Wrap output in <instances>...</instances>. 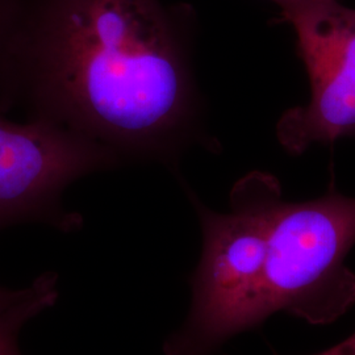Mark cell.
Returning <instances> with one entry per match:
<instances>
[{
  "label": "cell",
  "mask_w": 355,
  "mask_h": 355,
  "mask_svg": "<svg viewBox=\"0 0 355 355\" xmlns=\"http://www.w3.org/2000/svg\"><path fill=\"white\" fill-rule=\"evenodd\" d=\"M184 16L164 0H0V112L120 164H171L198 111Z\"/></svg>",
  "instance_id": "1"
},
{
  "label": "cell",
  "mask_w": 355,
  "mask_h": 355,
  "mask_svg": "<svg viewBox=\"0 0 355 355\" xmlns=\"http://www.w3.org/2000/svg\"><path fill=\"white\" fill-rule=\"evenodd\" d=\"M282 200L278 180L252 173L218 214L192 196L203 229V254L190 278L189 318L164 343L165 355H215L236 334L267 318L265 265L271 218Z\"/></svg>",
  "instance_id": "2"
},
{
  "label": "cell",
  "mask_w": 355,
  "mask_h": 355,
  "mask_svg": "<svg viewBox=\"0 0 355 355\" xmlns=\"http://www.w3.org/2000/svg\"><path fill=\"white\" fill-rule=\"evenodd\" d=\"M355 198L336 189L303 203L280 200L271 218L265 265L267 318L286 312L328 325L355 304Z\"/></svg>",
  "instance_id": "3"
},
{
  "label": "cell",
  "mask_w": 355,
  "mask_h": 355,
  "mask_svg": "<svg viewBox=\"0 0 355 355\" xmlns=\"http://www.w3.org/2000/svg\"><path fill=\"white\" fill-rule=\"evenodd\" d=\"M282 20L296 33L311 99L280 117L277 136L291 154L355 136V8L338 0H290Z\"/></svg>",
  "instance_id": "4"
},
{
  "label": "cell",
  "mask_w": 355,
  "mask_h": 355,
  "mask_svg": "<svg viewBox=\"0 0 355 355\" xmlns=\"http://www.w3.org/2000/svg\"><path fill=\"white\" fill-rule=\"evenodd\" d=\"M119 164L112 153L62 128L0 117V230L23 223L66 233L82 228V216L64 209V190Z\"/></svg>",
  "instance_id": "5"
},
{
  "label": "cell",
  "mask_w": 355,
  "mask_h": 355,
  "mask_svg": "<svg viewBox=\"0 0 355 355\" xmlns=\"http://www.w3.org/2000/svg\"><path fill=\"white\" fill-rule=\"evenodd\" d=\"M58 275L53 271L41 274L24 295L0 313V355H21L19 333L29 320L55 304L58 299Z\"/></svg>",
  "instance_id": "6"
},
{
  "label": "cell",
  "mask_w": 355,
  "mask_h": 355,
  "mask_svg": "<svg viewBox=\"0 0 355 355\" xmlns=\"http://www.w3.org/2000/svg\"><path fill=\"white\" fill-rule=\"evenodd\" d=\"M316 355H355V331L343 343H338L329 350Z\"/></svg>",
  "instance_id": "7"
},
{
  "label": "cell",
  "mask_w": 355,
  "mask_h": 355,
  "mask_svg": "<svg viewBox=\"0 0 355 355\" xmlns=\"http://www.w3.org/2000/svg\"><path fill=\"white\" fill-rule=\"evenodd\" d=\"M26 292L24 290H8L4 287H0V313L15 304Z\"/></svg>",
  "instance_id": "8"
},
{
  "label": "cell",
  "mask_w": 355,
  "mask_h": 355,
  "mask_svg": "<svg viewBox=\"0 0 355 355\" xmlns=\"http://www.w3.org/2000/svg\"><path fill=\"white\" fill-rule=\"evenodd\" d=\"M272 1H275L278 6L280 4H283V3H286V1H290V0H272Z\"/></svg>",
  "instance_id": "9"
}]
</instances>
